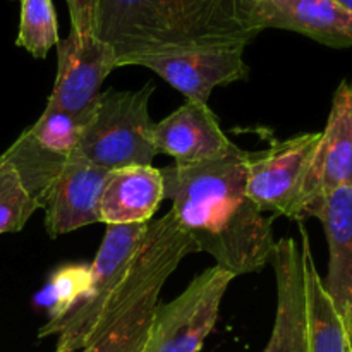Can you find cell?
<instances>
[{
  "label": "cell",
  "instance_id": "obj_9",
  "mask_svg": "<svg viewBox=\"0 0 352 352\" xmlns=\"http://www.w3.org/2000/svg\"><path fill=\"white\" fill-rule=\"evenodd\" d=\"M246 47L205 48L172 55L138 58L133 65L146 67L167 81L189 102L208 103L210 95L219 86H229L250 78V67L244 60Z\"/></svg>",
  "mask_w": 352,
  "mask_h": 352
},
{
  "label": "cell",
  "instance_id": "obj_20",
  "mask_svg": "<svg viewBox=\"0 0 352 352\" xmlns=\"http://www.w3.org/2000/svg\"><path fill=\"white\" fill-rule=\"evenodd\" d=\"M89 280V265L82 263L62 265L50 275L48 284L36 296V305L45 306L48 311L47 325L60 322L69 311L74 309L81 296L88 291Z\"/></svg>",
  "mask_w": 352,
  "mask_h": 352
},
{
  "label": "cell",
  "instance_id": "obj_8",
  "mask_svg": "<svg viewBox=\"0 0 352 352\" xmlns=\"http://www.w3.org/2000/svg\"><path fill=\"white\" fill-rule=\"evenodd\" d=\"M117 67L116 54L95 34L71 30L57 45V78L47 109L86 120L107 76Z\"/></svg>",
  "mask_w": 352,
  "mask_h": 352
},
{
  "label": "cell",
  "instance_id": "obj_24",
  "mask_svg": "<svg viewBox=\"0 0 352 352\" xmlns=\"http://www.w3.org/2000/svg\"><path fill=\"white\" fill-rule=\"evenodd\" d=\"M337 2H339L340 6H344L347 10H351V12H352V0H337Z\"/></svg>",
  "mask_w": 352,
  "mask_h": 352
},
{
  "label": "cell",
  "instance_id": "obj_12",
  "mask_svg": "<svg viewBox=\"0 0 352 352\" xmlns=\"http://www.w3.org/2000/svg\"><path fill=\"white\" fill-rule=\"evenodd\" d=\"M270 263L277 280V313L263 352H309L308 296L301 244L294 237L278 239Z\"/></svg>",
  "mask_w": 352,
  "mask_h": 352
},
{
  "label": "cell",
  "instance_id": "obj_13",
  "mask_svg": "<svg viewBox=\"0 0 352 352\" xmlns=\"http://www.w3.org/2000/svg\"><path fill=\"white\" fill-rule=\"evenodd\" d=\"M110 170L72 155L47 192L41 208L50 237L100 222V199Z\"/></svg>",
  "mask_w": 352,
  "mask_h": 352
},
{
  "label": "cell",
  "instance_id": "obj_4",
  "mask_svg": "<svg viewBox=\"0 0 352 352\" xmlns=\"http://www.w3.org/2000/svg\"><path fill=\"white\" fill-rule=\"evenodd\" d=\"M153 91V85H144L136 91L109 88L100 93L82 124L76 157L107 170L153 164L158 151L148 110Z\"/></svg>",
  "mask_w": 352,
  "mask_h": 352
},
{
  "label": "cell",
  "instance_id": "obj_6",
  "mask_svg": "<svg viewBox=\"0 0 352 352\" xmlns=\"http://www.w3.org/2000/svg\"><path fill=\"white\" fill-rule=\"evenodd\" d=\"M236 275L210 267L170 302H158L144 352H199L215 329L220 305Z\"/></svg>",
  "mask_w": 352,
  "mask_h": 352
},
{
  "label": "cell",
  "instance_id": "obj_22",
  "mask_svg": "<svg viewBox=\"0 0 352 352\" xmlns=\"http://www.w3.org/2000/svg\"><path fill=\"white\" fill-rule=\"evenodd\" d=\"M82 124L85 120L78 119L71 113L45 109L36 122L28 127L26 133L30 134L34 143L40 144L47 151L71 158L78 150Z\"/></svg>",
  "mask_w": 352,
  "mask_h": 352
},
{
  "label": "cell",
  "instance_id": "obj_23",
  "mask_svg": "<svg viewBox=\"0 0 352 352\" xmlns=\"http://www.w3.org/2000/svg\"><path fill=\"white\" fill-rule=\"evenodd\" d=\"M65 2L71 14V30L79 34H93L98 0H65Z\"/></svg>",
  "mask_w": 352,
  "mask_h": 352
},
{
  "label": "cell",
  "instance_id": "obj_11",
  "mask_svg": "<svg viewBox=\"0 0 352 352\" xmlns=\"http://www.w3.org/2000/svg\"><path fill=\"white\" fill-rule=\"evenodd\" d=\"M151 140L158 153L175 165H198L236 153L239 146L229 140L208 103L189 102L153 124Z\"/></svg>",
  "mask_w": 352,
  "mask_h": 352
},
{
  "label": "cell",
  "instance_id": "obj_21",
  "mask_svg": "<svg viewBox=\"0 0 352 352\" xmlns=\"http://www.w3.org/2000/svg\"><path fill=\"white\" fill-rule=\"evenodd\" d=\"M38 208L14 165L0 155V236L19 232Z\"/></svg>",
  "mask_w": 352,
  "mask_h": 352
},
{
  "label": "cell",
  "instance_id": "obj_2",
  "mask_svg": "<svg viewBox=\"0 0 352 352\" xmlns=\"http://www.w3.org/2000/svg\"><path fill=\"white\" fill-rule=\"evenodd\" d=\"M258 0H98L95 34L117 67L155 55L253 43Z\"/></svg>",
  "mask_w": 352,
  "mask_h": 352
},
{
  "label": "cell",
  "instance_id": "obj_17",
  "mask_svg": "<svg viewBox=\"0 0 352 352\" xmlns=\"http://www.w3.org/2000/svg\"><path fill=\"white\" fill-rule=\"evenodd\" d=\"M301 250L305 260L306 296H308L309 352H352V330L337 311L327 292L311 253L309 236L301 226Z\"/></svg>",
  "mask_w": 352,
  "mask_h": 352
},
{
  "label": "cell",
  "instance_id": "obj_14",
  "mask_svg": "<svg viewBox=\"0 0 352 352\" xmlns=\"http://www.w3.org/2000/svg\"><path fill=\"white\" fill-rule=\"evenodd\" d=\"M254 24L260 31H294L327 47H352V12L337 0H258Z\"/></svg>",
  "mask_w": 352,
  "mask_h": 352
},
{
  "label": "cell",
  "instance_id": "obj_18",
  "mask_svg": "<svg viewBox=\"0 0 352 352\" xmlns=\"http://www.w3.org/2000/svg\"><path fill=\"white\" fill-rule=\"evenodd\" d=\"M2 155L14 165L26 191L40 208L43 206L48 189L69 160L41 148L31 140L26 131H23Z\"/></svg>",
  "mask_w": 352,
  "mask_h": 352
},
{
  "label": "cell",
  "instance_id": "obj_19",
  "mask_svg": "<svg viewBox=\"0 0 352 352\" xmlns=\"http://www.w3.org/2000/svg\"><path fill=\"white\" fill-rule=\"evenodd\" d=\"M21 16L16 45L34 58H45L57 47L58 24L54 0H19Z\"/></svg>",
  "mask_w": 352,
  "mask_h": 352
},
{
  "label": "cell",
  "instance_id": "obj_3",
  "mask_svg": "<svg viewBox=\"0 0 352 352\" xmlns=\"http://www.w3.org/2000/svg\"><path fill=\"white\" fill-rule=\"evenodd\" d=\"M191 253L198 250L174 213L151 220L140 250L81 352H144L162 289Z\"/></svg>",
  "mask_w": 352,
  "mask_h": 352
},
{
  "label": "cell",
  "instance_id": "obj_1",
  "mask_svg": "<svg viewBox=\"0 0 352 352\" xmlns=\"http://www.w3.org/2000/svg\"><path fill=\"white\" fill-rule=\"evenodd\" d=\"M246 158L239 148L215 162L160 168L164 199L172 201L179 226L196 250L236 277L263 270L277 243L274 219H265L248 198Z\"/></svg>",
  "mask_w": 352,
  "mask_h": 352
},
{
  "label": "cell",
  "instance_id": "obj_10",
  "mask_svg": "<svg viewBox=\"0 0 352 352\" xmlns=\"http://www.w3.org/2000/svg\"><path fill=\"white\" fill-rule=\"evenodd\" d=\"M339 188L352 189V81L344 79L333 93L332 109L313 153L301 192V219L306 208Z\"/></svg>",
  "mask_w": 352,
  "mask_h": 352
},
{
  "label": "cell",
  "instance_id": "obj_7",
  "mask_svg": "<svg viewBox=\"0 0 352 352\" xmlns=\"http://www.w3.org/2000/svg\"><path fill=\"white\" fill-rule=\"evenodd\" d=\"M318 141L320 133H302L248 153L246 192L261 213L302 220L301 192Z\"/></svg>",
  "mask_w": 352,
  "mask_h": 352
},
{
  "label": "cell",
  "instance_id": "obj_15",
  "mask_svg": "<svg viewBox=\"0 0 352 352\" xmlns=\"http://www.w3.org/2000/svg\"><path fill=\"white\" fill-rule=\"evenodd\" d=\"M305 215L323 223L330 253L329 275L323 284L352 330V189L327 192L306 208Z\"/></svg>",
  "mask_w": 352,
  "mask_h": 352
},
{
  "label": "cell",
  "instance_id": "obj_16",
  "mask_svg": "<svg viewBox=\"0 0 352 352\" xmlns=\"http://www.w3.org/2000/svg\"><path fill=\"white\" fill-rule=\"evenodd\" d=\"M164 199V177L153 165H129L110 170L100 199L105 226L148 223Z\"/></svg>",
  "mask_w": 352,
  "mask_h": 352
},
{
  "label": "cell",
  "instance_id": "obj_5",
  "mask_svg": "<svg viewBox=\"0 0 352 352\" xmlns=\"http://www.w3.org/2000/svg\"><path fill=\"white\" fill-rule=\"evenodd\" d=\"M148 223L107 226L96 258L89 265L91 280L88 291L60 322L52 325L45 323L38 332L40 339L58 336L55 352H81L85 349L117 285L122 280L136 251L140 250L146 236Z\"/></svg>",
  "mask_w": 352,
  "mask_h": 352
}]
</instances>
